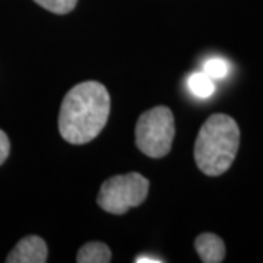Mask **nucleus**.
Instances as JSON below:
<instances>
[{
    "label": "nucleus",
    "instance_id": "obj_1",
    "mask_svg": "<svg viewBox=\"0 0 263 263\" xmlns=\"http://www.w3.org/2000/svg\"><path fill=\"white\" fill-rule=\"evenodd\" d=\"M110 114V95L105 86L86 81L73 86L60 107L59 130L69 143L82 145L95 139Z\"/></svg>",
    "mask_w": 263,
    "mask_h": 263
},
{
    "label": "nucleus",
    "instance_id": "obj_2",
    "mask_svg": "<svg viewBox=\"0 0 263 263\" xmlns=\"http://www.w3.org/2000/svg\"><path fill=\"white\" fill-rule=\"evenodd\" d=\"M240 145V129L233 117L212 114L202 124L196 143L195 160L206 176H221L231 167Z\"/></svg>",
    "mask_w": 263,
    "mask_h": 263
},
{
    "label": "nucleus",
    "instance_id": "obj_3",
    "mask_svg": "<svg viewBox=\"0 0 263 263\" xmlns=\"http://www.w3.org/2000/svg\"><path fill=\"white\" fill-rule=\"evenodd\" d=\"M174 117L171 110L158 105L142 114L136 124V145L151 158H161L171 149L174 139Z\"/></svg>",
    "mask_w": 263,
    "mask_h": 263
},
{
    "label": "nucleus",
    "instance_id": "obj_4",
    "mask_svg": "<svg viewBox=\"0 0 263 263\" xmlns=\"http://www.w3.org/2000/svg\"><path fill=\"white\" fill-rule=\"evenodd\" d=\"M149 181L139 173L114 176L104 183L98 193V205L105 212L122 215L130 208L139 206L148 196Z\"/></svg>",
    "mask_w": 263,
    "mask_h": 263
},
{
    "label": "nucleus",
    "instance_id": "obj_5",
    "mask_svg": "<svg viewBox=\"0 0 263 263\" xmlns=\"http://www.w3.org/2000/svg\"><path fill=\"white\" fill-rule=\"evenodd\" d=\"M47 260V245L38 235L24 237L8 254V263H44Z\"/></svg>",
    "mask_w": 263,
    "mask_h": 263
},
{
    "label": "nucleus",
    "instance_id": "obj_6",
    "mask_svg": "<svg viewBox=\"0 0 263 263\" xmlns=\"http://www.w3.org/2000/svg\"><path fill=\"white\" fill-rule=\"evenodd\" d=\"M195 249L200 260L205 263H219L226 257V245L222 238L212 233L199 235L195 241Z\"/></svg>",
    "mask_w": 263,
    "mask_h": 263
},
{
    "label": "nucleus",
    "instance_id": "obj_7",
    "mask_svg": "<svg viewBox=\"0 0 263 263\" xmlns=\"http://www.w3.org/2000/svg\"><path fill=\"white\" fill-rule=\"evenodd\" d=\"M78 263H108L111 262L110 247L100 241H91L81 247L76 256Z\"/></svg>",
    "mask_w": 263,
    "mask_h": 263
},
{
    "label": "nucleus",
    "instance_id": "obj_8",
    "mask_svg": "<svg viewBox=\"0 0 263 263\" xmlns=\"http://www.w3.org/2000/svg\"><path fill=\"white\" fill-rule=\"evenodd\" d=\"M187 86L197 98H209L215 92V82L205 72H196L189 76Z\"/></svg>",
    "mask_w": 263,
    "mask_h": 263
},
{
    "label": "nucleus",
    "instance_id": "obj_9",
    "mask_svg": "<svg viewBox=\"0 0 263 263\" xmlns=\"http://www.w3.org/2000/svg\"><path fill=\"white\" fill-rule=\"evenodd\" d=\"M202 72H205L214 81H221L230 73V63L222 57H211L203 63Z\"/></svg>",
    "mask_w": 263,
    "mask_h": 263
},
{
    "label": "nucleus",
    "instance_id": "obj_10",
    "mask_svg": "<svg viewBox=\"0 0 263 263\" xmlns=\"http://www.w3.org/2000/svg\"><path fill=\"white\" fill-rule=\"evenodd\" d=\"M41 8L57 15H65L75 9L78 0H34Z\"/></svg>",
    "mask_w": 263,
    "mask_h": 263
},
{
    "label": "nucleus",
    "instance_id": "obj_11",
    "mask_svg": "<svg viewBox=\"0 0 263 263\" xmlns=\"http://www.w3.org/2000/svg\"><path fill=\"white\" fill-rule=\"evenodd\" d=\"M10 143L9 138L6 136V133L3 130H0V165L6 161V158L9 157Z\"/></svg>",
    "mask_w": 263,
    "mask_h": 263
},
{
    "label": "nucleus",
    "instance_id": "obj_12",
    "mask_svg": "<svg viewBox=\"0 0 263 263\" xmlns=\"http://www.w3.org/2000/svg\"><path fill=\"white\" fill-rule=\"evenodd\" d=\"M135 262L136 263H161L162 260L161 259H151V256H139V257H136L135 259Z\"/></svg>",
    "mask_w": 263,
    "mask_h": 263
}]
</instances>
